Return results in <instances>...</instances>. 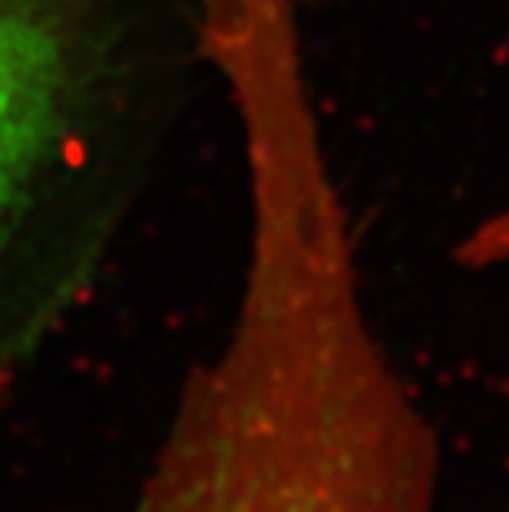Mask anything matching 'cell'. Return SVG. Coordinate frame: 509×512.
<instances>
[{
  "label": "cell",
  "instance_id": "cell-1",
  "mask_svg": "<svg viewBox=\"0 0 509 512\" xmlns=\"http://www.w3.org/2000/svg\"><path fill=\"white\" fill-rule=\"evenodd\" d=\"M202 47L242 129L245 278L119 512H433L437 433L367 321L295 4L222 0Z\"/></svg>",
  "mask_w": 509,
  "mask_h": 512
},
{
  "label": "cell",
  "instance_id": "cell-2",
  "mask_svg": "<svg viewBox=\"0 0 509 512\" xmlns=\"http://www.w3.org/2000/svg\"><path fill=\"white\" fill-rule=\"evenodd\" d=\"M83 24V0H0V252L67 136Z\"/></svg>",
  "mask_w": 509,
  "mask_h": 512
},
{
  "label": "cell",
  "instance_id": "cell-4",
  "mask_svg": "<svg viewBox=\"0 0 509 512\" xmlns=\"http://www.w3.org/2000/svg\"><path fill=\"white\" fill-rule=\"evenodd\" d=\"M4 380H7V374H4V367H0V394H4Z\"/></svg>",
  "mask_w": 509,
  "mask_h": 512
},
{
  "label": "cell",
  "instance_id": "cell-3",
  "mask_svg": "<svg viewBox=\"0 0 509 512\" xmlns=\"http://www.w3.org/2000/svg\"><path fill=\"white\" fill-rule=\"evenodd\" d=\"M463 258H470L473 265H503V261H509V209L476 228L467 248H463Z\"/></svg>",
  "mask_w": 509,
  "mask_h": 512
}]
</instances>
